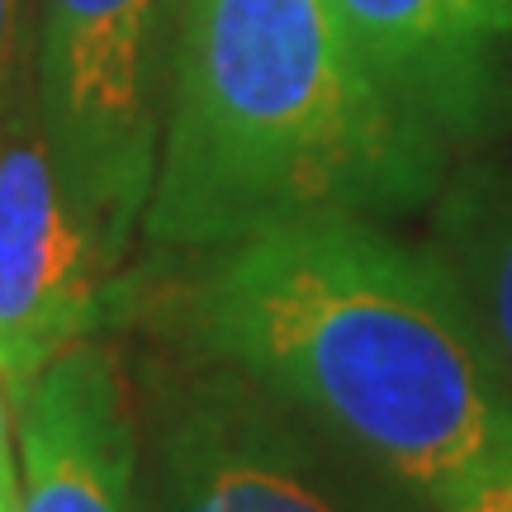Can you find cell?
Wrapping results in <instances>:
<instances>
[{
    "mask_svg": "<svg viewBox=\"0 0 512 512\" xmlns=\"http://www.w3.org/2000/svg\"><path fill=\"white\" fill-rule=\"evenodd\" d=\"M190 323L209 361L432 503L512 446V399L451 271L380 219H299L209 252Z\"/></svg>",
    "mask_w": 512,
    "mask_h": 512,
    "instance_id": "obj_1",
    "label": "cell"
},
{
    "mask_svg": "<svg viewBox=\"0 0 512 512\" xmlns=\"http://www.w3.org/2000/svg\"><path fill=\"white\" fill-rule=\"evenodd\" d=\"M451 147L370 81L332 0H176L143 233L219 252L299 219H399L446 185Z\"/></svg>",
    "mask_w": 512,
    "mask_h": 512,
    "instance_id": "obj_2",
    "label": "cell"
},
{
    "mask_svg": "<svg viewBox=\"0 0 512 512\" xmlns=\"http://www.w3.org/2000/svg\"><path fill=\"white\" fill-rule=\"evenodd\" d=\"M171 0H38L34 100L57 171L119 266L143 228L166 119Z\"/></svg>",
    "mask_w": 512,
    "mask_h": 512,
    "instance_id": "obj_3",
    "label": "cell"
},
{
    "mask_svg": "<svg viewBox=\"0 0 512 512\" xmlns=\"http://www.w3.org/2000/svg\"><path fill=\"white\" fill-rule=\"evenodd\" d=\"M152 512H437L261 384L209 361L162 408Z\"/></svg>",
    "mask_w": 512,
    "mask_h": 512,
    "instance_id": "obj_4",
    "label": "cell"
},
{
    "mask_svg": "<svg viewBox=\"0 0 512 512\" xmlns=\"http://www.w3.org/2000/svg\"><path fill=\"white\" fill-rule=\"evenodd\" d=\"M114 261L57 171L34 76L0 133V380L10 399L100 318Z\"/></svg>",
    "mask_w": 512,
    "mask_h": 512,
    "instance_id": "obj_5",
    "label": "cell"
},
{
    "mask_svg": "<svg viewBox=\"0 0 512 512\" xmlns=\"http://www.w3.org/2000/svg\"><path fill=\"white\" fill-rule=\"evenodd\" d=\"M19 408V512H152L124 375L91 337L62 351Z\"/></svg>",
    "mask_w": 512,
    "mask_h": 512,
    "instance_id": "obj_6",
    "label": "cell"
},
{
    "mask_svg": "<svg viewBox=\"0 0 512 512\" xmlns=\"http://www.w3.org/2000/svg\"><path fill=\"white\" fill-rule=\"evenodd\" d=\"M356 57L418 128L456 152L489 105L484 0H332Z\"/></svg>",
    "mask_w": 512,
    "mask_h": 512,
    "instance_id": "obj_7",
    "label": "cell"
},
{
    "mask_svg": "<svg viewBox=\"0 0 512 512\" xmlns=\"http://www.w3.org/2000/svg\"><path fill=\"white\" fill-rule=\"evenodd\" d=\"M432 204V252L456 280L512 399V166H484L460 181H446Z\"/></svg>",
    "mask_w": 512,
    "mask_h": 512,
    "instance_id": "obj_8",
    "label": "cell"
},
{
    "mask_svg": "<svg viewBox=\"0 0 512 512\" xmlns=\"http://www.w3.org/2000/svg\"><path fill=\"white\" fill-rule=\"evenodd\" d=\"M29 48V0H0V133L34 76V67H24Z\"/></svg>",
    "mask_w": 512,
    "mask_h": 512,
    "instance_id": "obj_9",
    "label": "cell"
},
{
    "mask_svg": "<svg viewBox=\"0 0 512 512\" xmlns=\"http://www.w3.org/2000/svg\"><path fill=\"white\" fill-rule=\"evenodd\" d=\"M437 512H512V446L456 479L437 498Z\"/></svg>",
    "mask_w": 512,
    "mask_h": 512,
    "instance_id": "obj_10",
    "label": "cell"
},
{
    "mask_svg": "<svg viewBox=\"0 0 512 512\" xmlns=\"http://www.w3.org/2000/svg\"><path fill=\"white\" fill-rule=\"evenodd\" d=\"M484 24L494 38H512V0H484Z\"/></svg>",
    "mask_w": 512,
    "mask_h": 512,
    "instance_id": "obj_11",
    "label": "cell"
},
{
    "mask_svg": "<svg viewBox=\"0 0 512 512\" xmlns=\"http://www.w3.org/2000/svg\"><path fill=\"white\" fill-rule=\"evenodd\" d=\"M0 512H19V465L0 470Z\"/></svg>",
    "mask_w": 512,
    "mask_h": 512,
    "instance_id": "obj_12",
    "label": "cell"
},
{
    "mask_svg": "<svg viewBox=\"0 0 512 512\" xmlns=\"http://www.w3.org/2000/svg\"><path fill=\"white\" fill-rule=\"evenodd\" d=\"M5 399H10V389L0 380V470L15 465V451H10V408H5Z\"/></svg>",
    "mask_w": 512,
    "mask_h": 512,
    "instance_id": "obj_13",
    "label": "cell"
}]
</instances>
